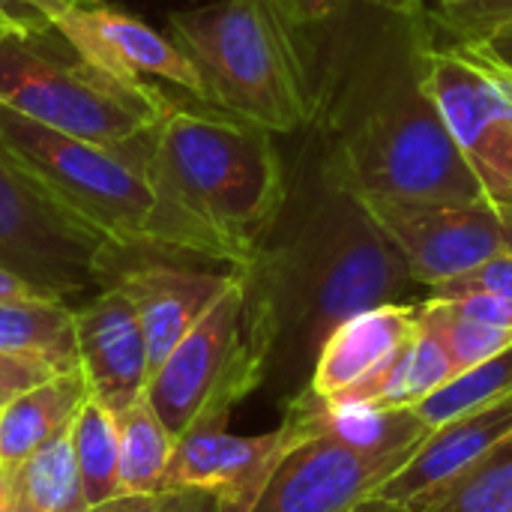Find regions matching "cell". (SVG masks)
Segmentation results:
<instances>
[{
    "instance_id": "cell-20",
    "label": "cell",
    "mask_w": 512,
    "mask_h": 512,
    "mask_svg": "<svg viewBox=\"0 0 512 512\" xmlns=\"http://www.w3.org/2000/svg\"><path fill=\"white\" fill-rule=\"evenodd\" d=\"M0 351L51 378L81 372L75 309L60 297L0 300Z\"/></svg>"
},
{
    "instance_id": "cell-8",
    "label": "cell",
    "mask_w": 512,
    "mask_h": 512,
    "mask_svg": "<svg viewBox=\"0 0 512 512\" xmlns=\"http://www.w3.org/2000/svg\"><path fill=\"white\" fill-rule=\"evenodd\" d=\"M417 72L486 204L512 222V72L417 18Z\"/></svg>"
},
{
    "instance_id": "cell-35",
    "label": "cell",
    "mask_w": 512,
    "mask_h": 512,
    "mask_svg": "<svg viewBox=\"0 0 512 512\" xmlns=\"http://www.w3.org/2000/svg\"><path fill=\"white\" fill-rule=\"evenodd\" d=\"M30 297H54V294H48L45 288H39L36 282H30L21 273L0 267V300H30Z\"/></svg>"
},
{
    "instance_id": "cell-32",
    "label": "cell",
    "mask_w": 512,
    "mask_h": 512,
    "mask_svg": "<svg viewBox=\"0 0 512 512\" xmlns=\"http://www.w3.org/2000/svg\"><path fill=\"white\" fill-rule=\"evenodd\" d=\"M291 12V18L303 27V30H321L327 24H333L351 0H282Z\"/></svg>"
},
{
    "instance_id": "cell-33",
    "label": "cell",
    "mask_w": 512,
    "mask_h": 512,
    "mask_svg": "<svg viewBox=\"0 0 512 512\" xmlns=\"http://www.w3.org/2000/svg\"><path fill=\"white\" fill-rule=\"evenodd\" d=\"M369 9L387 12V15H402V18H435L444 12L459 9L465 0H363Z\"/></svg>"
},
{
    "instance_id": "cell-25",
    "label": "cell",
    "mask_w": 512,
    "mask_h": 512,
    "mask_svg": "<svg viewBox=\"0 0 512 512\" xmlns=\"http://www.w3.org/2000/svg\"><path fill=\"white\" fill-rule=\"evenodd\" d=\"M512 393V348L504 354L456 375L453 381H447L441 390H435L432 396H426L414 411L417 417L435 429L447 420H456L462 414H471L477 408H486L504 396Z\"/></svg>"
},
{
    "instance_id": "cell-11",
    "label": "cell",
    "mask_w": 512,
    "mask_h": 512,
    "mask_svg": "<svg viewBox=\"0 0 512 512\" xmlns=\"http://www.w3.org/2000/svg\"><path fill=\"white\" fill-rule=\"evenodd\" d=\"M54 30L84 60L117 78H165L192 99L204 102V81L186 51L144 18L108 0H72V6L54 21Z\"/></svg>"
},
{
    "instance_id": "cell-23",
    "label": "cell",
    "mask_w": 512,
    "mask_h": 512,
    "mask_svg": "<svg viewBox=\"0 0 512 512\" xmlns=\"http://www.w3.org/2000/svg\"><path fill=\"white\" fill-rule=\"evenodd\" d=\"M72 459L78 471V483L87 507L105 504L123 495L120 486V441L114 414L96 405L90 396L81 405L72 429H69Z\"/></svg>"
},
{
    "instance_id": "cell-34",
    "label": "cell",
    "mask_w": 512,
    "mask_h": 512,
    "mask_svg": "<svg viewBox=\"0 0 512 512\" xmlns=\"http://www.w3.org/2000/svg\"><path fill=\"white\" fill-rule=\"evenodd\" d=\"M468 45H474L480 54H486L489 60H495L498 66H504L507 72H512V21H504L474 39H462Z\"/></svg>"
},
{
    "instance_id": "cell-26",
    "label": "cell",
    "mask_w": 512,
    "mask_h": 512,
    "mask_svg": "<svg viewBox=\"0 0 512 512\" xmlns=\"http://www.w3.org/2000/svg\"><path fill=\"white\" fill-rule=\"evenodd\" d=\"M414 512H512V435Z\"/></svg>"
},
{
    "instance_id": "cell-9",
    "label": "cell",
    "mask_w": 512,
    "mask_h": 512,
    "mask_svg": "<svg viewBox=\"0 0 512 512\" xmlns=\"http://www.w3.org/2000/svg\"><path fill=\"white\" fill-rule=\"evenodd\" d=\"M264 384V363L249 339L246 282L237 270L219 300L153 372L144 396L180 441L195 426L228 423L231 408Z\"/></svg>"
},
{
    "instance_id": "cell-1",
    "label": "cell",
    "mask_w": 512,
    "mask_h": 512,
    "mask_svg": "<svg viewBox=\"0 0 512 512\" xmlns=\"http://www.w3.org/2000/svg\"><path fill=\"white\" fill-rule=\"evenodd\" d=\"M246 282L249 339L264 363V384L282 405L309 387L327 336L348 318L411 300L417 282L363 204L336 186L318 159L303 186L258 246Z\"/></svg>"
},
{
    "instance_id": "cell-13",
    "label": "cell",
    "mask_w": 512,
    "mask_h": 512,
    "mask_svg": "<svg viewBox=\"0 0 512 512\" xmlns=\"http://www.w3.org/2000/svg\"><path fill=\"white\" fill-rule=\"evenodd\" d=\"M411 456H363L333 441L291 447L249 512H348L375 495Z\"/></svg>"
},
{
    "instance_id": "cell-6",
    "label": "cell",
    "mask_w": 512,
    "mask_h": 512,
    "mask_svg": "<svg viewBox=\"0 0 512 512\" xmlns=\"http://www.w3.org/2000/svg\"><path fill=\"white\" fill-rule=\"evenodd\" d=\"M0 105L54 132L126 147L147 138L174 99L150 81H126L93 66L48 30L0 42Z\"/></svg>"
},
{
    "instance_id": "cell-28",
    "label": "cell",
    "mask_w": 512,
    "mask_h": 512,
    "mask_svg": "<svg viewBox=\"0 0 512 512\" xmlns=\"http://www.w3.org/2000/svg\"><path fill=\"white\" fill-rule=\"evenodd\" d=\"M432 30L450 39H474L504 21H512V0H465L459 9L426 18Z\"/></svg>"
},
{
    "instance_id": "cell-21",
    "label": "cell",
    "mask_w": 512,
    "mask_h": 512,
    "mask_svg": "<svg viewBox=\"0 0 512 512\" xmlns=\"http://www.w3.org/2000/svg\"><path fill=\"white\" fill-rule=\"evenodd\" d=\"M453 378L456 366L444 342L420 318V330L375 375L333 399H357L384 408H417L426 396H432Z\"/></svg>"
},
{
    "instance_id": "cell-31",
    "label": "cell",
    "mask_w": 512,
    "mask_h": 512,
    "mask_svg": "<svg viewBox=\"0 0 512 512\" xmlns=\"http://www.w3.org/2000/svg\"><path fill=\"white\" fill-rule=\"evenodd\" d=\"M45 378H51V375H45L42 369H36V366H30V363L0 351V408L9 405L24 390L42 384Z\"/></svg>"
},
{
    "instance_id": "cell-14",
    "label": "cell",
    "mask_w": 512,
    "mask_h": 512,
    "mask_svg": "<svg viewBox=\"0 0 512 512\" xmlns=\"http://www.w3.org/2000/svg\"><path fill=\"white\" fill-rule=\"evenodd\" d=\"M234 273L237 270H207L183 264V258L144 252H132L120 264L111 285L120 288L138 312L147 342L150 378L180 345V339L201 321V315L219 300Z\"/></svg>"
},
{
    "instance_id": "cell-37",
    "label": "cell",
    "mask_w": 512,
    "mask_h": 512,
    "mask_svg": "<svg viewBox=\"0 0 512 512\" xmlns=\"http://www.w3.org/2000/svg\"><path fill=\"white\" fill-rule=\"evenodd\" d=\"M0 512H15V477L9 468H0Z\"/></svg>"
},
{
    "instance_id": "cell-17",
    "label": "cell",
    "mask_w": 512,
    "mask_h": 512,
    "mask_svg": "<svg viewBox=\"0 0 512 512\" xmlns=\"http://www.w3.org/2000/svg\"><path fill=\"white\" fill-rule=\"evenodd\" d=\"M282 423L297 441H333L363 456H411L429 435L414 408H384L357 399H324L300 390L282 405Z\"/></svg>"
},
{
    "instance_id": "cell-36",
    "label": "cell",
    "mask_w": 512,
    "mask_h": 512,
    "mask_svg": "<svg viewBox=\"0 0 512 512\" xmlns=\"http://www.w3.org/2000/svg\"><path fill=\"white\" fill-rule=\"evenodd\" d=\"M348 512H411L405 504H396V501H387L381 495H369L366 501H360L357 507H351Z\"/></svg>"
},
{
    "instance_id": "cell-15",
    "label": "cell",
    "mask_w": 512,
    "mask_h": 512,
    "mask_svg": "<svg viewBox=\"0 0 512 512\" xmlns=\"http://www.w3.org/2000/svg\"><path fill=\"white\" fill-rule=\"evenodd\" d=\"M78 360L87 393L108 414L135 405L150 384L147 342L132 300L108 285L75 309Z\"/></svg>"
},
{
    "instance_id": "cell-16",
    "label": "cell",
    "mask_w": 512,
    "mask_h": 512,
    "mask_svg": "<svg viewBox=\"0 0 512 512\" xmlns=\"http://www.w3.org/2000/svg\"><path fill=\"white\" fill-rule=\"evenodd\" d=\"M507 435H512V393L429 429L411 459L375 495L405 504L411 512L420 510L492 453Z\"/></svg>"
},
{
    "instance_id": "cell-10",
    "label": "cell",
    "mask_w": 512,
    "mask_h": 512,
    "mask_svg": "<svg viewBox=\"0 0 512 512\" xmlns=\"http://www.w3.org/2000/svg\"><path fill=\"white\" fill-rule=\"evenodd\" d=\"M396 246L423 288L444 285L498 252L512 249V225L483 204L363 195L357 198Z\"/></svg>"
},
{
    "instance_id": "cell-18",
    "label": "cell",
    "mask_w": 512,
    "mask_h": 512,
    "mask_svg": "<svg viewBox=\"0 0 512 512\" xmlns=\"http://www.w3.org/2000/svg\"><path fill=\"white\" fill-rule=\"evenodd\" d=\"M420 330V300L384 303L342 321L315 360L309 393L333 399L375 375Z\"/></svg>"
},
{
    "instance_id": "cell-38",
    "label": "cell",
    "mask_w": 512,
    "mask_h": 512,
    "mask_svg": "<svg viewBox=\"0 0 512 512\" xmlns=\"http://www.w3.org/2000/svg\"><path fill=\"white\" fill-rule=\"evenodd\" d=\"M12 36H27V33H24V30H21L9 15L0 9V42H6V39H12Z\"/></svg>"
},
{
    "instance_id": "cell-5",
    "label": "cell",
    "mask_w": 512,
    "mask_h": 512,
    "mask_svg": "<svg viewBox=\"0 0 512 512\" xmlns=\"http://www.w3.org/2000/svg\"><path fill=\"white\" fill-rule=\"evenodd\" d=\"M171 39L204 81V102L276 135L303 132L321 108L309 30L282 0H216L168 15Z\"/></svg>"
},
{
    "instance_id": "cell-4",
    "label": "cell",
    "mask_w": 512,
    "mask_h": 512,
    "mask_svg": "<svg viewBox=\"0 0 512 512\" xmlns=\"http://www.w3.org/2000/svg\"><path fill=\"white\" fill-rule=\"evenodd\" d=\"M273 135L207 102H174L147 135V156L165 192L237 252L240 270L252 264L291 195Z\"/></svg>"
},
{
    "instance_id": "cell-24",
    "label": "cell",
    "mask_w": 512,
    "mask_h": 512,
    "mask_svg": "<svg viewBox=\"0 0 512 512\" xmlns=\"http://www.w3.org/2000/svg\"><path fill=\"white\" fill-rule=\"evenodd\" d=\"M420 318L444 342V348L456 366V375L512 348V327L486 321L456 300L426 297V300H420Z\"/></svg>"
},
{
    "instance_id": "cell-7",
    "label": "cell",
    "mask_w": 512,
    "mask_h": 512,
    "mask_svg": "<svg viewBox=\"0 0 512 512\" xmlns=\"http://www.w3.org/2000/svg\"><path fill=\"white\" fill-rule=\"evenodd\" d=\"M129 255L66 207L0 138V267L69 300L108 288Z\"/></svg>"
},
{
    "instance_id": "cell-3",
    "label": "cell",
    "mask_w": 512,
    "mask_h": 512,
    "mask_svg": "<svg viewBox=\"0 0 512 512\" xmlns=\"http://www.w3.org/2000/svg\"><path fill=\"white\" fill-rule=\"evenodd\" d=\"M0 138L66 207L111 243L129 252L240 270L237 252L165 192L150 165L147 138L105 147L39 126L6 105H0Z\"/></svg>"
},
{
    "instance_id": "cell-12",
    "label": "cell",
    "mask_w": 512,
    "mask_h": 512,
    "mask_svg": "<svg viewBox=\"0 0 512 512\" xmlns=\"http://www.w3.org/2000/svg\"><path fill=\"white\" fill-rule=\"evenodd\" d=\"M297 444L285 423L264 435H231L225 423L195 426L174 444L162 492H204L219 501V512H249Z\"/></svg>"
},
{
    "instance_id": "cell-29",
    "label": "cell",
    "mask_w": 512,
    "mask_h": 512,
    "mask_svg": "<svg viewBox=\"0 0 512 512\" xmlns=\"http://www.w3.org/2000/svg\"><path fill=\"white\" fill-rule=\"evenodd\" d=\"M87 512H219V501L204 492H156V495H120Z\"/></svg>"
},
{
    "instance_id": "cell-30",
    "label": "cell",
    "mask_w": 512,
    "mask_h": 512,
    "mask_svg": "<svg viewBox=\"0 0 512 512\" xmlns=\"http://www.w3.org/2000/svg\"><path fill=\"white\" fill-rule=\"evenodd\" d=\"M72 6V0H0V9L27 33H48L54 21Z\"/></svg>"
},
{
    "instance_id": "cell-22",
    "label": "cell",
    "mask_w": 512,
    "mask_h": 512,
    "mask_svg": "<svg viewBox=\"0 0 512 512\" xmlns=\"http://www.w3.org/2000/svg\"><path fill=\"white\" fill-rule=\"evenodd\" d=\"M120 441V486L123 495H156L174 453V438L156 417L147 396L114 417Z\"/></svg>"
},
{
    "instance_id": "cell-39",
    "label": "cell",
    "mask_w": 512,
    "mask_h": 512,
    "mask_svg": "<svg viewBox=\"0 0 512 512\" xmlns=\"http://www.w3.org/2000/svg\"><path fill=\"white\" fill-rule=\"evenodd\" d=\"M510 225H512V222H510Z\"/></svg>"
},
{
    "instance_id": "cell-2",
    "label": "cell",
    "mask_w": 512,
    "mask_h": 512,
    "mask_svg": "<svg viewBox=\"0 0 512 512\" xmlns=\"http://www.w3.org/2000/svg\"><path fill=\"white\" fill-rule=\"evenodd\" d=\"M384 15L354 51H336L321 78L315 159L351 192L486 204L417 72V18Z\"/></svg>"
},
{
    "instance_id": "cell-27",
    "label": "cell",
    "mask_w": 512,
    "mask_h": 512,
    "mask_svg": "<svg viewBox=\"0 0 512 512\" xmlns=\"http://www.w3.org/2000/svg\"><path fill=\"white\" fill-rule=\"evenodd\" d=\"M468 291H480V294L501 300L512 315V249L492 255L489 261L477 264L474 270L444 285L429 288V297H453V294H468Z\"/></svg>"
},
{
    "instance_id": "cell-19",
    "label": "cell",
    "mask_w": 512,
    "mask_h": 512,
    "mask_svg": "<svg viewBox=\"0 0 512 512\" xmlns=\"http://www.w3.org/2000/svg\"><path fill=\"white\" fill-rule=\"evenodd\" d=\"M84 375H54L0 408V468H18L69 435L87 402Z\"/></svg>"
}]
</instances>
